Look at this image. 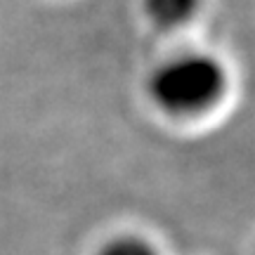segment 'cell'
Here are the masks:
<instances>
[{"mask_svg": "<svg viewBox=\"0 0 255 255\" xmlns=\"http://www.w3.org/2000/svg\"><path fill=\"white\" fill-rule=\"evenodd\" d=\"M203 0H142L146 21L158 31H180L199 17Z\"/></svg>", "mask_w": 255, "mask_h": 255, "instance_id": "obj_2", "label": "cell"}, {"mask_svg": "<svg viewBox=\"0 0 255 255\" xmlns=\"http://www.w3.org/2000/svg\"><path fill=\"white\" fill-rule=\"evenodd\" d=\"M95 255H161V251L151 239L142 237V234L121 232L107 239Z\"/></svg>", "mask_w": 255, "mask_h": 255, "instance_id": "obj_3", "label": "cell"}, {"mask_svg": "<svg viewBox=\"0 0 255 255\" xmlns=\"http://www.w3.org/2000/svg\"><path fill=\"white\" fill-rule=\"evenodd\" d=\"M229 71L206 50H182L165 57L146 78V97L170 119H201L225 102Z\"/></svg>", "mask_w": 255, "mask_h": 255, "instance_id": "obj_1", "label": "cell"}]
</instances>
